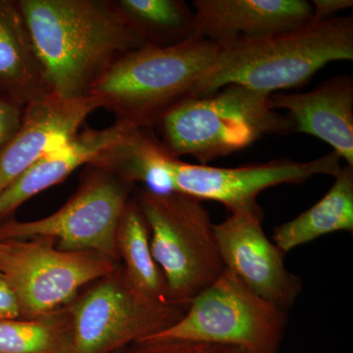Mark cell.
<instances>
[{
    "label": "cell",
    "mask_w": 353,
    "mask_h": 353,
    "mask_svg": "<svg viewBox=\"0 0 353 353\" xmlns=\"http://www.w3.org/2000/svg\"><path fill=\"white\" fill-rule=\"evenodd\" d=\"M131 128L134 127L115 123L104 129H85L46 153L0 194V222L9 219L32 197L63 182L77 169L94 163Z\"/></svg>",
    "instance_id": "cell-15"
},
{
    "label": "cell",
    "mask_w": 353,
    "mask_h": 353,
    "mask_svg": "<svg viewBox=\"0 0 353 353\" xmlns=\"http://www.w3.org/2000/svg\"><path fill=\"white\" fill-rule=\"evenodd\" d=\"M52 94L90 97L121 57L145 46L115 0H18Z\"/></svg>",
    "instance_id": "cell-1"
},
{
    "label": "cell",
    "mask_w": 353,
    "mask_h": 353,
    "mask_svg": "<svg viewBox=\"0 0 353 353\" xmlns=\"http://www.w3.org/2000/svg\"><path fill=\"white\" fill-rule=\"evenodd\" d=\"M0 277H1V275H0ZM2 278V277H1Z\"/></svg>",
    "instance_id": "cell-27"
},
{
    "label": "cell",
    "mask_w": 353,
    "mask_h": 353,
    "mask_svg": "<svg viewBox=\"0 0 353 353\" xmlns=\"http://www.w3.org/2000/svg\"><path fill=\"white\" fill-rule=\"evenodd\" d=\"M219 46L196 34L168 48L143 46L121 57L90 92L116 122L153 129L172 106L194 95Z\"/></svg>",
    "instance_id": "cell-3"
},
{
    "label": "cell",
    "mask_w": 353,
    "mask_h": 353,
    "mask_svg": "<svg viewBox=\"0 0 353 353\" xmlns=\"http://www.w3.org/2000/svg\"><path fill=\"white\" fill-rule=\"evenodd\" d=\"M116 245L120 264L132 285L145 296L166 303L164 276L153 259L150 229L134 199H129L121 216Z\"/></svg>",
    "instance_id": "cell-19"
},
{
    "label": "cell",
    "mask_w": 353,
    "mask_h": 353,
    "mask_svg": "<svg viewBox=\"0 0 353 353\" xmlns=\"http://www.w3.org/2000/svg\"><path fill=\"white\" fill-rule=\"evenodd\" d=\"M271 94L229 85L204 97L183 99L158 120L157 138L171 157H192L201 165L227 157L272 134L294 132Z\"/></svg>",
    "instance_id": "cell-4"
},
{
    "label": "cell",
    "mask_w": 353,
    "mask_h": 353,
    "mask_svg": "<svg viewBox=\"0 0 353 353\" xmlns=\"http://www.w3.org/2000/svg\"><path fill=\"white\" fill-rule=\"evenodd\" d=\"M214 224L223 264L255 294L289 311L303 290V280L287 268L284 253L267 236L263 209L256 203L228 211Z\"/></svg>",
    "instance_id": "cell-11"
},
{
    "label": "cell",
    "mask_w": 353,
    "mask_h": 353,
    "mask_svg": "<svg viewBox=\"0 0 353 353\" xmlns=\"http://www.w3.org/2000/svg\"><path fill=\"white\" fill-rule=\"evenodd\" d=\"M97 109L94 97L64 99L52 92L27 104L17 132L0 150V194L46 153L74 138Z\"/></svg>",
    "instance_id": "cell-12"
},
{
    "label": "cell",
    "mask_w": 353,
    "mask_h": 353,
    "mask_svg": "<svg viewBox=\"0 0 353 353\" xmlns=\"http://www.w3.org/2000/svg\"><path fill=\"white\" fill-rule=\"evenodd\" d=\"M145 46L168 48L196 36V16L182 0H115Z\"/></svg>",
    "instance_id": "cell-20"
},
{
    "label": "cell",
    "mask_w": 353,
    "mask_h": 353,
    "mask_svg": "<svg viewBox=\"0 0 353 353\" xmlns=\"http://www.w3.org/2000/svg\"><path fill=\"white\" fill-rule=\"evenodd\" d=\"M341 169V158L334 152L310 161L281 158L238 167L190 164L173 157L168 161L173 192L220 202L228 211L256 203L260 192L269 188L301 185L315 176L334 178Z\"/></svg>",
    "instance_id": "cell-10"
},
{
    "label": "cell",
    "mask_w": 353,
    "mask_h": 353,
    "mask_svg": "<svg viewBox=\"0 0 353 353\" xmlns=\"http://www.w3.org/2000/svg\"><path fill=\"white\" fill-rule=\"evenodd\" d=\"M76 353H113L175 325L185 309L154 301L130 282L122 265L66 305Z\"/></svg>",
    "instance_id": "cell-7"
},
{
    "label": "cell",
    "mask_w": 353,
    "mask_h": 353,
    "mask_svg": "<svg viewBox=\"0 0 353 353\" xmlns=\"http://www.w3.org/2000/svg\"><path fill=\"white\" fill-rule=\"evenodd\" d=\"M353 233V167L345 165L331 189L307 210L274 230L273 243L285 255L336 232Z\"/></svg>",
    "instance_id": "cell-17"
},
{
    "label": "cell",
    "mask_w": 353,
    "mask_h": 353,
    "mask_svg": "<svg viewBox=\"0 0 353 353\" xmlns=\"http://www.w3.org/2000/svg\"><path fill=\"white\" fill-rule=\"evenodd\" d=\"M121 352H122V350H117V352H113V353H121Z\"/></svg>",
    "instance_id": "cell-26"
},
{
    "label": "cell",
    "mask_w": 353,
    "mask_h": 353,
    "mask_svg": "<svg viewBox=\"0 0 353 353\" xmlns=\"http://www.w3.org/2000/svg\"><path fill=\"white\" fill-rule=\"evenodd\" d=\"M0 353H76L66 306L32 319L0 320Z\"/></svg>",
    "instance_id": "cell-21"
},
{
    "label": "cell",
    "mask_w": 353,
    "mask_h": 353,
    "mask_svg": "<svg viewBox=\"0 0 353 353\" xmlns=\"http://www.w3.org/2000/svg\"><path fill=\"white\" fill-rule=\"evenodd\" d=\"M197 34L218 46L292 31L312 20L304 0H194Z\"/></svg>",
    "instance_id": "cell-13"
},
{
    "label": "cell",
    "mask_w": 353,
    "mask_h": 353,
    "mask_svg": "<svg viewBox=\"0 0 353 353\" xmlns=\"http://www.w3.org/2000/svg\"><path fill=\"white\" fill-rule=\"evenodd\" d=\"M121 353H245L241 350L190 339L150 336L123 348Z\"/></svg>",
    "instance_id": "cell-22"
},
{
    "label": "cell",
    "mask_w": 353,
    "mask_h": 353,
    "mask_svg": "<svg viewBox=\"0 0 353 353\" xmlns=\"http://www.w3.org/2000/svg\"><path fill=\"white\" fill-rule=\"evenodd\" d=\"M119 264L94 252H65L50 238L0 240V275L17 297L22 319L64 307Z\"/></svg>",
    "instance_id": "cell-9"
},
{
    "label": "cell",
    "mask_w": 353,
    "mask_h": 353,
    "mask_svg": "<svg viewBox=\"0 0 353 353\" xmlns=\"http://www.w3.org/2000/svg\"><path fill=\"white\" fill-rule=\"evenodd\" d=\"M24 106L0 94V150L17 132L22 121Z\"/></svg>",
    "instance_id": "cell-23"
},
{
    "label": "cell",
    "mask_w": 353,
    "mask_h": 353,
    "mask_svg": "<svg viewBox=\"0 0 353 353\" xmlns=\"http://www.w3.org/2000/svg\"><path fill=\"white\" fill-rule=\"evenodd\" d=\"M312 21H325L336 17L341 11L347 10L353 6L352 0H313Z\"/></svg>",
    "instance_id": "cell-24"
},
{
    "label": "cell",
    "mask_w": 353,
    "mask_h": 353,
    "mask_svg": "<svg viewBox=\"0 0 353 353\" xmlns=\"http://www.w3.org/2000/svg\"><path fill=\"white\" fill-rule=\"evenodd\" d=\"M288 311L266 301L225 269L175 325L153 336L218 343L245 353H279Z\"/></svg>",
    "instance_id": "cell-6"
},
{
    "label": "cell",
    "mask_w": 353,
    "mask_h": 353,
    "mask_svg": "<svg viewBox=\"0 0 353 353\" xmlns=\"http://www.w3.org/2000/svg\"><path fill=\"white\" fill-rule=\"evenodd\" d=\"M18 318H20V307L17 297L6 281L0 277V320Z\"/></svg>",
    "instance_id": "cell-25"
},
{
    "label": "cell",
    "mask_w": 353,
    "mask_h": 353,
    "mask_svg": "<svg viewBox=\"0 0 353 353\" xmlns=\"http://www.w3.org/2000/svg\"><path fill=\"white\" fill-rule=\"evenodd\" d=\"M134 199L150 229L153 259L164 276L165 301L187 310L225 270L210 212L203 201L181 192L143 189Z\"/></svg>",
    "instance_id": "cell-5"
},
{
    "label": "cell",
    "mask_w": 353,
    "mask_h": 353,
    "mask_svg": "<svg viewBox=\"0 0 353 353\" xmlns=\"http://www.w3.org/2000/svg\"><path fill=\"white\" fill-rule=\"evenodd\" d=\"M353 59V18L312 21L292 31L219 46L192 97L229 85L262 94L301 88L327 64Z\"/></svg>",
    "instance_id": "cell-2"
},
{
    "label": "cell",
    "mask_w": 353,
    "mask_h": 353,
    "mask_svg": "<svg viewBox=\"0 0 353 353\" xmlns=\"http://www.w3.org/2000/svg\"><path fill=\"white\" fill-rule=\"evenodd\" d=\"M273 108L287 111L294 132L311 134L328 143L353 167V80L348 75L330 79L303 94L276 92Z\"/></svg>",
    "instance_id": "cell-14"
},
{
    "label": "cell",
    "mask_w": 353,
    "mask_h": 353,
    "mask_svg": "<svg viewBox=\"0 0 353 353\" xmlns=\"http://www.w3.org/2000/svg\"><path fill=\"white\" fill-rule=\"evenodd\" d=\"M170 157L153 129L131 128L88 166L99 167L134 185L143 183L150 192L169 194L174 192L167 163Z\"/></svg>",
    "instance_id": "cell-18"
},
{
    "label": "cell",
    "mask_w": 353,
    "mask_h": 353,
    "mask_svg": "<svg viewBox=\"0 0 353 353\" xmlns=\"http://www.w3.org/2000/svg\"><path fill=\"white\" fill-rule=\"evenodd\" d=\"M134 185L88 166L75 194L57 212L34 221L0 222V240L50 238L65 252H94L120 263L116 236Z\"/></svg>",
    "instance_id": "cell-8"
},
{
    "label": "cell",
    "mask_w": 353,
    "mask_h": 353,
    "mask_svg": "<svg viewBox=\"0 0 353 353\" xmlns=\"http://www.w3.org/2000/svg\"><path fill=\"white\" fill-rule=\"evenodd\" d=\"M50 94L18 1L0 0V94L25 108Z\"/></svg>",
    "instance_id": "cell-16"
}]
</instances>
